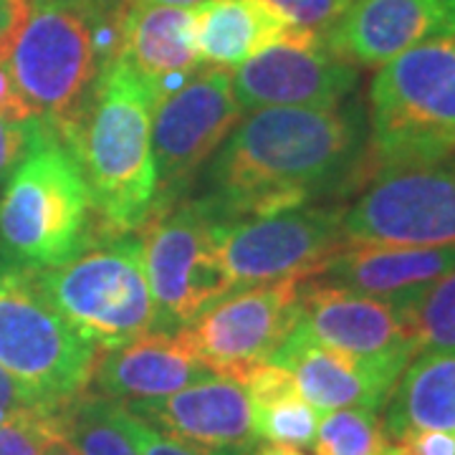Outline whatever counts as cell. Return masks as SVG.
<instances>
[{
    "mask_svg": "<svg viewBox=\"0 0 455 455\" xmlns=\"http://www.w3.org/2000/svg\"><path fill=\"white\" fill-rule=\"evenodd\" d=\"M367 152L370 127L357 101L256 109L208 160L200 205L218 223L301 208L349 188Z\"/></svg>",
    "mask_w": 455,
    "mask_h": 455,
    "instance_id": "1",
    "label": "cell"
},
{
    "mask_svg": "<svg viewBox=\"0 0 455 455\" xmlns=\"http://www.w3.org/2000/svg\"><path fill=\"white\" fill-rule=\"evenodd\" d=\"M157 92L122 56L101 66L89 112L71 149L94 197V211L116 230H134L155 208L157 172L152 114Z\"/></svg>",
    "mask_w": 455,
    "mask_h": 455,
    "instance_id": "2",
    "label": "cell"
},
{
    "mask_svg": "<svg viewBox=\"0 0 455 455\" xmlns=\"http://www.w3.org/2000/svg\"><path fill=\"white\" fill-rule=\"evenodd\" d=\"M94 197L76 152L41 119L0 200V251L23 271L59 266L86 248Z\"/></svg>",
    "mask_w": 455,
    "mask_h": 455,
    "instance_id": "3",
    "label": "cell"
},
{
    "mask_svg": "<svg viewBox=\"0 0 455 455\" xmlns=\"http://www.w3.org/2000/svg\"><path fill=\"white\" fill-rule=\"evenodd\" d=\"M367 127L379 170L455 155V36H433L379 66Z\"/></svg>",
    "mask_w": 455,
    "mask_h": 455,
    "instance_id": "4",
    "label": "cell"
},
{
    "mask_svg": "<svg viewBox=\"0 0 455 455\" xmlns=\"http://www.w3.org/2000/svg\"><path fill=\"white\" fill-rule=\"evenodd\" d=\"M107 64L86 3L33 0L31 16L5 66L36 119L71 145Z\"/></svg>",
    "mask_w": 455,
    "mask_h": 455,
    "instance_id": "5",
    "label": "cell"
},
{
    "mask_svg": "<svg viewBox=\"0 0 455 455\" xmlns=\"http://www.w3.org/2000/svg\"><path fill=\"white\" fill-rule=\"evenodd\" d=\"M28 274L66 322L94 347L114 349L157 331L145 245L134 235L82 248L59 266Z\"/></svg>",
    "mask_w": 455,
    "mask_h": 455,
    "instance_id": "6",
    "label": "cell"
},
{
    "mask_svg": "<svg viewBox=\"0 0 455 455\" xmlns=\"http://www.w3.org/2000/svg\"><path fill=\"white\" fill-rule=\"evenodd\" d=\"M97 347L66 322L28 271H0V367L68 405L92 382Z\"/></svg>",
    "mask_w": 455,
    "mask_h": 455,
    "instance_id": "7",
    "label": "cell"
},
{
    "mask_svg": "<svg viewBox=\"0 0 455 455\" xmlns=\"http://www.w3.org/2000/svg\"><path fill=\"white\" fill-rule=\"evenodd\" d=\"M157 331H180L238 286L220 260L215 220L200 200L160 211L142 241Z\"/></svg>",
    "mask_w": 455,
    "mask_h": 455,
    "instance_id": "8",
    "label": "cell"
},
{
    "mask_svg": "<svg viewBox=\"0 0 455 455\" xmlns=\"http://www.w3.org/2000/svg\"><path fill=\"white\" fill-rule=\"evenodd\" d=\"M344 241L352 243L455 245V155L430 164L392 167L344 208Z\"/></svg>",
    "mask_w": 455,
    "mask_h": 455,
    "instance_id": "9",
    "label": "cell"
},
{
    "mask_svg": "<svg viewBox=\"0 0 455 455\" xmlns=\"http://www.w3.org/2000/svg\"><path fill=\"white\" fill-rule=\"evenodd\" d=\"M230 74L220 66L196 68L185 82L157 99L152 114V155L157 196L152 212L164 211L188 180L226 142L241 119Z\"/></svg>",
    "mask_w": 455,
    "mask_h": 455,
    "instance_id": "10",
    "label": "cell"
},
{
    "mask_svg": "<svg viewBox=\"0 0 455 455\" xmlns=\"http://www.w3.org/2000/svg\"><path fill=\"white\" fill-rule=\"evenodd\" d=\"M344 208H289V211L215 220V243L235 286L278 278H311L344 243Z\"/></svg>",
    "mask_w": 455,
    "mask_h": 455,
    "instance_id": "11",
    "label": "cell"
},
{
    "mask_svg": "<svg viewBox=\"0 0 455 455\" xmlns=\"http://www.w3.org/2000/svg\"><path fill=\"white\" fill-rule=\"evenodd\" d=\"M304 278H278L235 289L215 301L180 334L215 374L241 379L263 364L299 324V291Z\"/></svg>",
    "mask_w": 455,
    "mask_h": 455,
    "instance_id": "12",
    "label": "cell"
},
{
    "mask_svg": "<svg viewBox=\"0 0 455 455\" xmlns=\"http://www.w3.org/2000/svg\"><path fill=\"white\" fill-rule=\"evenodd\" d=\"M357 66L347 64L324 46L322 36L293 33L248 61L230 76L241 109L271 107H339L357 86Z\"/></svg>",
    "mask_w": 455,
    "mask_h": 455,
    "instance_id": "13",
    "label": "cell"
},
{
    "mask_svg": "<svg viewBox=\"0 0 455 455\" xmlns=\"http://www.w3.org/2000/svg\"><path fill=\"white\" fill-rule=\"evenodd\" d=\"M299 326L326 347L362 359L407 367L418 355L412 326L395 304L341 289L319 276L301 281Z\"/></svg>",
    "mask_w": 455,
    "mask_h": 455,
    "instance_id": "14",
    "label": "cell"
},
{
    "mask_svg": "<svg viewBox=\"0 0 455 455\" xmlns=\"http://www.w3.org/2000/svg\"><path fill=\"white\" fill-rule=\"evenodd\" d=\"M170 438L211 455H251L259 445L253 405L241 382L205 374L160 400L122 405Z\"/></svg>",
    "mask_w": 455,
    "mask_h": 455,
    "instance_id": "15",
    "label": "cell"
},
{
    "mask_svg": "<svg viewBox=\"0 0 455 455\" xmlns=\"http://www.w3.org/2000/svg\"><path fill=\"white\" fill-rule=\"evenodd\" d=\"M268 362L291 374L301 397L319 412L344 407L382 410L405 370V364L362 359L326 347L299 324Z\"/></svg>",
    "mask_w": 455,
    "mask_h": 455,
    "instance_id": "16",
    "label": "cell"
},
{
    "mask_svg": "<svg viewBox=\"0 0 455 455\" xmlns=\"http://www.w3.org/2000/svg\"><path fill=\"white\" fill-rule=\"evenodd\" d=\"M453 268L455 245L425 248L344 241L316 276L362 296L390 301L403 311Z\"/></svg>",
    "mask_w": 455,
    "mask_h": 455,
    "instance_id": "17",
    "label": "cell"
},
{
    "mask_svg": "<svg viewBox=\"0 0 455 455\" xmlns=\"http://www.w3.org/2000/svg\"><path fill=\"white\" fill-rule=\"evenodd\" d=\"M445 33L443 0H352L324 46L352 66H382Z\"/></svg>",
    "mask_w": 455,
    "mask_h": 455,
    "instance_id": "18",
    "label": "cell"
},
{
    "mask_svg": "<svg viewBox=\"0 0 455 455\" xmlns=\"http://www.w3.org/2000/svg\"><path fill=\"white\" fill-rule=\"evenodd\" d=\"M205 374L211 370L180 331H149L97 357L92 382L99 395L130 405L175 395Z\"/></svg>",
    "mask_w": 455,
    "mask_h": 455,
    "instance_id": "19",
    "label": "cell"
},
{
    "mask_svg": "<svg viewBox=\"0 0 455 455\" xmlns=\"http://www.w3.org/2000/svg\"><path fill=\"white\" fill-rule=\"evenodd\" d=\"M116 56H122L157 97H164L200 66L196 8L130 0L122 18Z\"/></svg>",
    "mask_w": 455,
    "mask_h": 455,
    "instance_id": "20",
    "label": "cell"
},
{
    "mask_svg": "<svg viewBox=\"0 0 455 455\" xmlns=\"http://www.w3.org/2000/svg\"><path fill=\"white\" fill-rule=\"evenodd\" d=\"M385 435L403 443L418 433L455 435V352H418L385 405Z\"/></svg>",
    "mask_w": 455,
    "mask_h": 455,
    "instance_id": "21",
    "label": "cell"
},
{
    "mask_svg": "<svg viewBox=\"0 0 455 455\" xmlns=\"http://www.w3.org/2000/svg\"><path fill=\"white\" fill-rule=\"evenodd\" d=\"M293 33L301 31H293L266 0H208L196 8L200 61L220 68L241 66Z\"/></svg>",
    "mask_w": 455,
    "mask_h": 455,
    "instance_id": "22",
    "label": "cell"
},
{
    "mask_svg": "<svg viewBox=\"0 0 455 455\" xmlns=\"http://www.w3.org/2000/svg\"><path fill=\"white\" fill-rule=\"evenodd\" d=\"M241 385L253 405L256 435L266 443L311 448L322 412L309 405L296 387L293 377L274 362L251 367Z\"/></svg>",
    "mask_w": 455,
    "mask_h": 455,
    "instance_id": "23",
    "label": "cell"
},
{
    "mask_svg": "<svg viewBox=\"0 0 455 455\" xmlns=\"http://www.w3.org/2000/svg\"><path fill=\"white\" fill-rule=\"evenodd\" d=\"M68 440L82 455H140L119 420V403L82 392L59 415Z\"/></svg>",
    "mask_w": 455,
    "mask_h": 455,
    "instance_id": "24",
    "label": "cell"
},
{
    "mask_svg": "<svg viewBox=\"0 0 455 455\" xmlns=\"http://www.w3.org/2000/svg\"><path fill=\"white\" fill-rule=\"evenodd\" d=\"M314 455H385L390 438L379 410L344 407L324 412L314 438Z\"/></svg>",
    "mask_w": 455,
    "mask_h": 455,
    "instance_id": "25",
    "label": "cell"
},
{
    "mask_svg": "<svg viewBox=\"0 0 455 455\" xmlns=\"http://www.w3.org/2000/svg\"><path fill=\"white\" fill-rule=\"evenodd\" d=\"M418 352H455V268L403 309Z\"/></svg>",
    "mask_w": 455,
    "mask_h": 455,
    "instance_id": "26",
    "label": "cell"
},
{
    "mask_svg": "<svg viewBox=\"0 0 455 455\" xmlns=\"http://www.w3.org/2000/svg\"><path fill=\"white\" fill-rule=\"evenodd\" d=\"M293 31L322 36L344 16L352 0H266Z\"/></svg>",
    "mask_w": 455,
    "mask_h": 455,
    "instance_id": "27",
    "label": "cell"
},
{
    "mask_svg": "<svg viewBox=\"0 0 455 455\" xmlns=\"http://www.w3.org/2000/svg\"><path fill=\"white\" fill-rule=\"evenodd\" d=\"M64 405L53 403L44 392H38L5 367H0V423L16 420V418H41V415H56Z\"/></svg>",
    "mask_w": 455,
    "mask_h": 455,
    "instance_id": "28",
    "label": "cell"
},
{
    "mask_svg": "<svg viewBox=\"0 0 455 455\" xmlns=\"http://www.w3.org/2000/svg\"><path fill=\"white\" fill-rule=\"evenodd\" d=\"M119 420H122L124 433L130 435L140 455H211L205 453V451H197V448L188 445V443H182V440L164 435L157 427H152L145 420H140L137 415L127 412L122 405H119Z\"/></svg>",
    "mask_w": 455,
    "mask_h": 455,
    "instance_id": "29",
    "label": "cell"
},
{
    "mask_svg": "<svg viewBox=\"0 0 455 455\" xmlns=\"http://www.w3.org/2000/svg\"><path fill=\"white\" fill-rule=\"evenodd\" d=\"M51 418L53 415L16 418L0 423V455H41Z\"/></svg>",
    "mask_w": 455,
    "mask_h": 455,
    "instance_id": "30",
    "label": "cell"
},
{
    "mask_svg": "<svg viewBox=\"0 0 455 455\" xmlns=\"http://www.w3.org/2000/svg\"><path fill=\"white\" fill-rule=\"evenodd\" d=\"M33 122H8L0 114V180L8 178L16 164L23 160L28 142H31Z\"/></svg>",
    "mask_w": 455,
    "mask_h": 455,
    "instance_id": "31",
    "label": "cell"
},
{
    "mask_svg": "<svg viewBox=\"0 0 455 455\" xmlns=\"http://www.w3.org/2000/svg\"><path fill=\"white\" fill-rule=\"evenodd\" d=\"M31 8L33 0H0V61H5L16 46Z\"/></svg>",
    "mask_w": 455,
    "mask_h": 455,
    "instance_id": "32",
    "label": "cell"
},
{
    "mask_svg": "<svg viewBox=\"0 0 455 455\" xmlns=\"http://www.w3.org/2000/svg\"><path fill=\"white\" fill-rule=\"evenodd\" d=\"M415 455H455L453 433H418L403 440Z\"/></svg>",
    "mask_w": 455,
    "mask_h": 455,
    "instance_id": "33",
    "label": "cell"
},
{
    "mask_svg": "<svg viewBox=\"0 0 455 455\" xmlns=\"http://www.w3.org/2000/svg\"><path fill=\"white\" fill-rule=\"evenodd\" d=\"M59 415H61V412H59ZM59 415H53V418L49 420L41 455H82L79 451H76V445H74V443L68 440V435L64 433Z\"/></svg>",
    "mask_w": 455,
    "mask_h": 455,
    "instance_id": "34",
    "label": "cell"
},
{
    "mask_svg": "<svg viewBox=\"0 0 455 455\" xmlns=\"http://www.w3.org/2000/svg\"><path fill=\"white\" fill-rule=\"evenodd\" d=\"M251 455H307L301 448H291V445H278V443H263Z\"/></svg>",
    "mask_w": 455,
    "mask_h": 455,
    "instance_id": "35",
    "label": "cell"
},
{
    "mask_svg": "<svg viewBox=\"0 0 455 455\" xmlns=\"http://www.w3.org/2000/svg\"><path fill=\"white\" fill-rule=\"evenodd\" d=\"M445 8V33L455 36V0H443Z\"/></svg>",
    "mask_w": 455,
    "mask_h": 455,
    "instance_id": "36",
    "label": "cell"
},
{
    "mask_svg": "<svg viewBox=\"0 0 455 455\" xmlns=\"http://www.w3.org/2000/svg\"><path fill=\"white\" fill-rule=\"evenodd\" d=\"M149 3H163V5H178V8H200L208 0H149Z\"/></svg>",
    "mask_w": 455,
    "mask_h": 455,
    "instance_id": "37",
    "label": "cell"
},
{
    "mask_svg": "<svg viewBox=\"0 0 455 455\" xmlns=\"http://www.w3.org/2000/svg\"><path fill=\"white\" fill-rule=\"evenodd\" d=\"M387 455H415L410 451V445L407 443H392L390 448H387Z\"/></svg>",
    "mask_w": 455,
    "mask_h": 455,
    "instance_id": "38",
    "label": "cell"
},
{
    "mask_svg": "<svg viewBox=\"0 0 455 455\" xmlns=\"http://www.w3.org/2000/svg\"><path fill=\"white\" fill-rule=\"evenodd\" d=\"M49 3H82V0H49Z\"/></svg>",
    "mask_w": 455,
    "mask_h": 455,
    "instance_id": "39",
    "label": "cell"
},
{
    "mask_svg": "<svg viewBox=\"0 0 455 455\" xmlns=\"http://www.w3.org/2000/svg\"><path fill=\"white\" fill-rule=\"evenodd\" d=\"M390 445H392V443H390ZM385 455H387V453H385Z\"/></svg>",
    "mask_w": 455,
    "mask_h": 455,
    "instance_id": "40",
    "label": "cell"
}]
</instances>
